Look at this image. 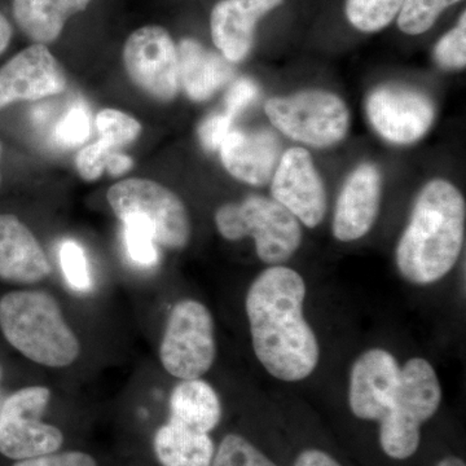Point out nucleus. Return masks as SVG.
Wrapping results in <instances>:
<instances>
[{
    "label": "nucleus",
    "mask_w": 466,
    "mask_h": 466,
    "mask_svg": "<svg viewBox=\"0 0 466 466\" xmlns=\"http://www.w3.org/2000/svg\"><path fill=\"white\" fill-rule=\"evenodd\" d=\"M67 81L47 46L33 43L0 66V109L23 101L56 96Z\"/></svg>",
    "instance_id": "13"
},
{
    "label": "nucleus",
    "mask_w": 466,
    "mask_h": 466,
    "mask_svg": "<svg viewBox=\"0 0 466 466\" xmlns=\"http://www.w3.org/2000/svg\"><path fill=\"white\" fill-rule=\"evenodd\" d=\"M400 366L385 349H370L355 360L350 373L349 406L352 415L363 421H377L390 410Z\"/></svg>",
    "instance_id": "14"
},
{
    "label": "nucleus",
    "mask_w": 466,
    "mask_h": 466,
    "mask_svg": "<svg viewBox=\"0 0 466 466\" xmlns=\"http://www.w3.org/2000/svg\"><path fill=\"white\" fill-rule=\"evenodd\" d=\"M406 0H346L349 23L361 33L381 32L400 15Z\"/></svg>",
    "instance_id": "23"
},
{
    "label": "nucleus",
    "mask_w": 466,
    "mask_h": 466,
    "mask_svg": "<svg viewBox=\"0 0 466 466\" xmlns=\"http://www.w3.org/2000/svg\"><path fill=\"white\" fill-rule=\"evenodd\" d=\"M293 466H342L330 453L323 450L309 449L297 456Z\"/></svg>",
    "instance_id": "35"
},
{
    "label": "nucleus",
    "mask_w": 466,
    "mask_h": 466,
    "mask_svg": "<svg viewBox=\"0 0 466 466\" xmlns=\"http://www.w3.org/2000/svg\"><path fill=\"white\" fill-rule=\"evenodd\" d=\"M91 124L87 110L82 106H75L58 122L55 137L63 146L79 147L90 137Z\"/></svg>",
    "instance_id": "30"
},
{
    "label": "nucleus",
    "mask_w": 466,
    "mask_h": 466,
    "mask_svg": "<svg viewBox=\"0 0 466 466\" xmlns=\"http://www.w3.org/2000/svg\"><path fill=\"white\" fill-rule=\"evenodd\" d=\"M367 115L380 137L406 146L419 142L431 130L435 106L428 95L415 88L383 85L368 96Z\"/></svg>",
    "instance_id": "11"
},
{
    "label": "nucleus",
    "mask_w": 466,
    "mask_h": 466,
    "mask_svg": "<svg viewBox=\"0 0 466 466\" xmlns=\"http://www.w3.org/2000/svg\"><path fill=\"white\" fill-rule=\"evenodd\" d=\"M211 466H279L240 434H227L216 450Z\"/></svg>",
    "instance_id": "26"
},
{
    "label": "nucleus",
    "mask_w": 466,
    "mask_h": 466,
    "mask_svg": "<svg viewBox=\"0 0 466 466\" xmlns=\"http://www.w3.org/2000/svg\"><path fill=\"white\" fill-rule=\"evenodd\" d=\"M122 61L130 81L152 99L170 103L179 94L177 46L165 27L134 30L125 41Z\"/></svg>",
    "instance_id": "10"
},
{
    "label": "nucleus",
    "mask_w": 466,
    "mask_h": 466,
    "mask_svg": "<svg viewBox=\"0 0 466 466\" xmlns=\"http://www.w3.org/2000/svg\"><path fill=\"white\" fill-rule=\"evenodd\" d=\"M177 57L180 87L196 103L210 99L231 79V63L222 55L207 50L195 39H184L179 43Z\"/></svg>",
    "instance_id": "19"
},
{
    "label": "nucleus",
    "mask_w": 466,
    "mask_h": 466,
    "mask_svg": "<svg viewBox=\"0 0 466 466\" xmlns=\"http://www.w3.org/2000/svg\"><path fill=\"white\" fill-rule=\"evenodd\" d=\"M12 466H99L90 453L82 451L52 452L25 460H18Z\"/></svg>",
    "instance_id": "32"
},
{
    "label": "nucleus",
    "mask_w": 466,
    "mask_h": 466,
    "mask_svg": "<svg viewBox=\"0 0 466 466\" xmlns=\"http://www.w3.org/2000/svg\"><path fill=\"white\" fill-rule=\"evenodd\" d=\"M459 2L461 0H406L398 15V26L408 35H421L447 8Z\"/></svg>",
    "instance_id": "25"
},
{
    "label": "nucleus",
    "mask_w": 466,
    "mask_h": 466,
    "mask_svg": "<svg viewBox=\"0 0 466 466\" xmlns=\"http://www.w3.org/2000/svg\"><path fill=\"white\" fill-rule=\"evenodd\" d=\"M2 401H3L2 395H0V407H2Z\"/></svg>",
    "instance_id": "41"
},
{
    "label": "nucleus",
    "mask_w": 466,
    "mask_h": 466,
    "mask_svg": "<svg viewBox=\"0 0 466 466\" xmlns=\"http://www.w3.org/2000/svg\"><path fill=\"white\" fill-rule=\"evenodd\" d=\"M0 152H2V147H0ZM0 184H2V171H0Z\"/></svg>",
    "instance_id": "39"
},
{
    "label": "nucleus",
    "mask_w": 466,
    "mask_h": 466,
    "mask_svg": "<svg viewBox=\"0 0 466 466\" xmlns=\"http://www.w3.org/2000/svg\"><path fill=\"white\" fill-rule=\"evenodd\" d=\"M113 152L116 150L100 139L82 147L75 159L76 173L85 182H96L106 173V162Z\"/></svg>",
    "instance_id": "31"
},
{
    "label": "nucleus",
    "mask_w": 466,
    "mask_h": 466,
    "mask_svg": "<svg viewBox=\"0 0 466 466\" xmlns=\"http://www.w3.org/2000/svg\"><path fill=\"white\" fill-rule=\"evenodd\" d=\"M92 0H12V12L21 32L33 43L56 42L70 17L86 11Z\"/></svg>",
    "instance_id": "20"
},
{
    "label": "nucleus",
    "mask_w": 466,
    "mask_h": 466,
    "mask_svg": "<svg viewBox=\"0 0 466 466\" xmlns=\"http://www.w3.org/2000/svg\"><path fill=\"white\" fill-rule=\"evenodd\" d=\"M12 39V26L5 15L0 14V55L7 50Z\"/></svg>",
    "instance_id": "37"
},
{
    "label": "nucleus",
    "mask_w": 466,
    "mask_h": 466,
    "mask_svg": "<svg viewBox=\"0 0 466 466\" xmlns=\"http://www.w3.org/2000/svg\"><path fill=\"white\" fill-rule=\"evenodd\" d=\"M435 466H466L464 460L458 458V456H446L440 460Z\"/></svg>",
    "instance_id": "38"
},
{
    "label": "nucleus",
    "mask_w": 466,
    "mask_h": 466,
    "mask_svg": "<svg viewBox=\"0 0 466 466\" xmlns=\"http://www.w3.org/2000/svg\"><path fill=\"white\" fill-rule=\"evenodd\" d=\"M284 0H220L210 15L214 45L228 63H240L249 55L257 24Z\"/></svg>",
    "instance_id": "16"
},
{
    "label": "nucleus",
    "mask_w": 466,
    "mask_h": 466,
    "mask_svg": "<svg viewBox=\"0 0 466 466\" xmlns=\"http://www.w3.org/2000/svg\"><path fill=\"white\" fill-rule=\"evenodd\" d=\"M95 125L101 142L113 150H121L130 146L143 133L142 122L119 109H101L95 119Z\"/></svg>",
    "instance_id": "24"
},
{
    "label": "nucleus",
    "mask_w": 466,
    "mask_h": 466,
    "mask_svg": "<svg viewBox=\"0 0 466 466\" xmlns=\"http://www.w3.org/2000/svg\"><path fill=\"white\" fill-rule=\"evenodd\" d=\"M0 330L12 348L39 366L69 367L81 354L78 337L57 299L46 291L5 294L0 299Z\"/></svg>",
    "instance_id": "3"
},
{
    "label": "nucleus",
    "mask_w": 466,
    "mask_h": 466,
    "mask_svg": "<svg viewBox=\"0 0 466 466\" xmlns=\"http://www.w3.org/2000/svg\"><path fill=\"white\" fill-rule=\"evenodd\" d=\"M281 144L269 130H231L219 148L220 161L235 179L266 186L280 161Z\"/></svg>",
    "instance_id": "18"
},
{
    "label": "nucleus",
    "mask_w": 466,
    "mask_h": 466,
    "mask_svg": "<svg viewBox=\"0 0 466 466\" xmlns=\"http://www.w3.org/2000/svg\"><path fill=\"white\" fill-rule=\"evenodd\" d=\"M306 296L302 276L281 265L260 272L245 299L254 354L280 381L308 379L320 360L317 334L303 312Z\"/></svg>",
    "instance_id": "1"
},
{
    "label": "nucleus",
    "mask_w": 466,
    "mask_h": 466,
    "mask_svg": "<svg viewBox=\"0 0 466 466\" xmlns=\"http://www.w3.org/2000/svg\"><path fill=\"white\" fill-rule=\"evenodd\" d=\"M58 257H60L61 269L67 283L78 291L90 290L92 287L90 265H88L84 248L75 240L64 241L58 251Z\"/></svg>",
    "instance_id": "28"
},
{
    "label": "nucleus",
    "mask_w": 466,
    "mask_h": 466,
    "mask_svg": "<svg viewBox=\"0 0 466 466\" xmlns=\"http://www.w3.org/2000/svg\"><path fill=\"white\" fill-rule=\"evenodd\" d=\"M51 272L50 259L32 229L14 214H0V280L33 285Z\"/></svg>",
    "instance_id": "17"
},
{
    "label": "nucleus",
    "mask_w": 466,
    "mask_h": 466,
    "mask_svg": "<svg viewBox=\"0 0 466 466\" xmlns=\"http://www.w3.org/2000/svg\"><path fill=\"white\" fill-rule=\"evenodd\" d=\"M381 202V175L372 164H363L349 175L334 210L332 231L341 242L364 238L375 225Z\"/></svg>",
    "instance_id": "15"
},
{
    "label": "nucleus",
    "mask_w": 466,
    "mask_h": 466,
    "mask_svg": "<svg viewBox=\"0 0 466 466\" xmlns=\"http://www.w3.org/2000/svg\"><path fill=\"white\" fill-rule=\"evenodd\" d=\"M274 200L287 208L302 225L315 228L327 213V192L308 150L288 149L272 175Z\"/></svg>",
    "instance_id": "12"
},
{
    "label": "nucleus",
    "mask_w": 466,
    "mask_h": 466,
    "mask_svg": "<svg viewBox=\"0 0 466 466\" xmlns=\"http://www.w3.org/2000/svg\"><path fill=\"white\" fill-rule=\"evenodd\" d=\"M214 220L227 241L250 236L256 242L257 256L269 266H281L289 260L302 242L299 220L275 200L260 196L222 205Z\"/></svg>",
    "instance_id": "5"
},
{
    "label": "nucleus",
    "mask_w": 466,
    "mask_h": 466,
    "mask_svg": "<svg viewBox=\"0 0 466 466\" xmlns=\"http://www.w3.org/2000/svg\"><path fill=\"white\" fill-rule=\"evenodd\" d=\"M106 201L115 216L125 222L142 220L156 244L167 250H183L191 241V218L177 193L155 180L127 177L113 184Z\"/></svg>",
    "instance_id": "6"
},
{
    "label": "nucleus",
    "mask_w": 466,
    "mask_h": 466,
    "mask_svg": "<svg viewBox=\"0 0 466 466\" xmlns=\"http://www.w3.org/2000/svg\"><path fill=\"white\" fill-rule=\"evenodd\" d=\"M266 115L296 142L328 148L341 142L350 126L348 106L332 92L308 90L267 101Z\"/></svg>",
    "instance_id": "7"
},
{
    "label": "nucleus",
    "mask_w": 466,
    "mask_h": 466,
    "mask_svg": "<svg viewBox=\"0 0 466 466\" xmlns=\"http://www.w3.org/2000/svg\"><path fill=\"white\" fill-rule=\"evenodd\" d=\"M441 403V386L431 361H406L390 410L379 421L380 446L385 455L400 461L412 458L421 443L422 425L438 412Z\"/></svg>",
    "instance_id": "4"
},
{
    "label": "nucleus",
    "mask_w": 466,
    "mask_h": 466,
    "mask_svg": "<svg viewBox=\"0 0 466 466\" xmlns=\"http://www.w3.org/2000/svg\"><path fill=\"white\" fill-rule=\"evenodd\" d=\"M464 196L444 179L426 183L395 249L398 271L410 284L438 283L455 267L465 238Z\"/></svg>",
    "instance_id": "2"
},
{
    "label": "nucleus",
    "mask_w": 466,
    "mask_h": 466,
    "mask_svg": "<svg viewBox=\"0 0 466 466\" xmlns=\"http://www.w3.org/2000/svg\"><path fill=\"white\" fill-rule=\"evenodd\" d=\"M125 240L128 256L143 267L157 265L158 251L149 227L142 220H125Z\"/></svg>",
    "instance_id": "27"
},
{
    "label": "nucleus",
    "mask_w": 466,
    "mask_h": 466,
    "mask_svg": "<svg viewBox=\"0 0 466 466\" xmlns=\"http://www.w3.org/2000/svg\"><path fill=\"white\" fill-rule=\"evenodd\" d=\"M133 167L134 159L122 153L121 150H116L109 156L106 171L110 177H121V175L127 174Z\"/></svg>",
    "instance_id": "36"
},
{
    "label": "nucleus",
    "mask_w": 466,
    "mask_h": 466,
    "mask_svg": "<svg viewBox=\"0 0 466 466\" xmlns=\"http://www.w3.org/2000/svg\"><path fill=\"white\" fill-rule=\"evenodd\" d=\"M232 118L226 115L208 116L198 127V137L207 150H218L231 131Z\"/></svg>",
    "instance_id": "33"
},
{
    "label": "nucleus",
    "mask_w": 466,
    "mask_h": 466,
    "mask_svg": "<svg viewBox=\"0 0 466 466\" xmlns=\"http://www.w3.org/2000/svg\"><path fill=\"white\" fill-rule=\"evenodd\" d=\"M434 57L446 69H462L466 66V14L462 12L458 25L444 34L434 48Z\"/></svg>",
    "instance_id": "29"
},
{
    "label": "nucleus",
    "mask_w": 466,
    "mask_h": 466,
    "mask_svg": "<svg viewBox=\"0 0 466 466\" xmlns=\"http://www.w3.org/2000/svg\"><path fill=\"white\" fill-rule=\"evenodd\" d=\"M2 377H3V370H2V367H0V380H2Z\"/></svg>",
    "instance_id": "40"
},
{
    "label": "nucleus",
    "mask_w": 466,
    "mask_h": 466,
    "mask_svg": "<svg viewBox=\"0 0 466 466\" xmlns=\"http://www.w3.org/2000/svg\"><path fill=\"white\" fill-rule=\"evenodd\" d=\"M153 450L161 466H211L217 449L210 434L167 420L156 431Z\"/></svg>",
    "instance_id": "22"
},
{
    "label": "nucleus",
    "mask_w": 466,
    "mask_h": 466,
    "mask_svg": "<svg viewBox=\"0 0 466 466\" xmlns=\"http://www.w3.org/2000/svg\"><path fill=\"white\" fill-rule=\"evenodd\" d=\"M217 357L216 327L210 309L196 299L179 300L168 315L159 360L177 380L201 379Z\"/></svg>",
    "instance_id": "8"
},
{
    "label": "nucleus",
    "mask_w": 466,
    "mask_h": 466,
    "mask_svg": "<svg viewBox=\"0 0 466 466\" xmlns=\"http://www.w3.org/2000/svg\"><path fill=\"white\" fill-rule=\"evenodd\" d=\"M258 95V86L249 78H241L231 86L226 95V115L235 119L242 110L249 106Z\"/></svg>",
    "instance_id": "34"
},
{
    "label": "nucleus",
    "mask_w": 466,
    "mask_h": 466,
    "mask_svg": "<svg viewBox=\"0 0 466 466\" xmlns=\"http://www.w3.org/2000/svg\"><path fill=\"white\" fill-rule=\"evenodd\" d=\"M52 392L46 386H26L12 392L0 407V453L7 459L25 460L56 452L64 444L57 426L42 420Z\"/></svg>",
    "instance_id": "9"
},
{
    "label": "nucleus",
    "mask_w": 466,
    "mask_h": 466,
    "mask_svg": "<svg viewBox=\"0 0 466 466\" xmlns=\"http://www.w3.org/2000/svg\"><path fill=\"white\" fill-rule=\"evenodd\" d=\"M168 410V420L207 434L219 425L223 415L219 395L202 379L180 380L171 391Z\"/></svg>",
    "instance_id": "21"
}]
</instances>
